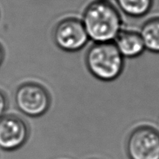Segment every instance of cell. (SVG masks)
Listing matches in <instances>:
<instances>
[{
	"instance_id": "1",
	"label": "cell",
	"mask_w": 159,
	"mask_h": 159,
	"mask_svg": "<svg viewBox=\"0 0 159 159\" xmlns=\"http://www.w3.org/2000/svg\"><path fill=\"white\" fill-rule=\"evenodd\" d=\"M82 21L89 38L95 43L113 41L122 30L120 13L109 1L95 0L89 3Z\"/></svg>"
},
{
	"instance_id": "2",
	"label": "cell",
	"mask_w": 159,
	"mask_h": 159,
	"mask_svg": "<svg viewBox=\"0 0 159 159\" xmlns=\"http://www.w3.org/2000/svg\"><path fill=\"white\" fill-rule=\"evenodd\" d=\"M124 57L114 42L95 43L85 56L87 68L97 79L105 82L115 80L122 73Z\"/></svg>"
},
{
	"instance_id": "3",
	"label": "cell",
	"mask_w": 159,
	"mask_h": 159,
	"mask_svg": "<svg viewBox=\"0 0 159 159\" xmlns=\"http://www.w3.org/2000/svg\"><path fill=\"white\" fill-rule=\"evenodd\" d=\"M14 99L18 110L30 117L43 115L51 105V97L48 90L34 82L20 85L16 90Z\"/></svg>"
},
{
	"instance_id": "4",
	"label": "cell",
	"mask_w": 159,
	"mask_h": 159,
	"mask_svg": "<svg viewBox=\"0 0 159 159\" xmlns=\"http://www.w3.org/2000/svg\"><path fill=\"white\" fill-rule=\"evenodd\" d=\"M130 159H159V132L150 126H141L129 135L126 144Z\"/></svg>"
},
{
	"instance_id": "5",
	"label": "cell",
	"mask_w": 159,
	"mask_h": 159,
	"mask_svg": "<svg viewBox=\"0 0 159 159\" xmlns=\"http://www.w3.org/2000/svg\"><path fill=\"white\" fill-rule=\"evenodd\" d=\"M53 37L57 46L68 52L79 51L89 40L82 21L75 17H68L58 22Z\"/></svg>"
},
{
	"instance_id": "6",
	"label": "cell",
	"mask_w": 159,
	"mask_h": 159,
	"mask_svg": "<svg viewBox=\"0 0 159 159\" xmlns=\"http://www.w3.org/2000/svg\"><path fill=\"white\" fill-rule=\"evenodd\" d=\"M29 128L19 116L9 115L0 118V149L14 151L21 148L27 141Z\"/></svg>"
},
{
	"instance_id": "7",
	"label": "cell",
	"mask_w": 159,
	"mask_h": 159,
	"mask_svg": "<svg viewBox=\"0 0 159 159\" xmlns=\"http://www.w3.org/2000/svg\"><path fill=\"white\" fill-rule=\"evenodd\" d=\"M113 42L124 57H139L145 50L141 34L136 31L121 30Z\"/></svg>"
},
{
	"instance_id": "8",
	"label": "cell",
	"mask_w": 159,
	"mask_h": 159,
	"mask_svg": "<svg viewBox=\"0 0 159 159\" xmlns=\"http://www.w3.org/2000/svg\"><path fill=\"white\" fill-rule=\"evenodd\" d=\"M139 34L144 42L145 50L159 54V16L148 20L141 26Z\"/></svg>"
},
{
	"instance_id": "9",
	"label": "cell",
	"mask_w": 159,
	"mask_h": 159,
	"mask_svg": "<svg viewBox=\"0 0 159 159\" xmlns=\"http://www.w3.org/2000/svg\"><path fill=\"white\" fill-rule=\"evenodd\" d=\"M116 2L124 14L134 18L147 15L154 4V0H116Z\"/></svg>"
},
{
	"instance_id": "10",
	"label": "cell",
	"mask_w": 159,
	"mask_h": 159,
	"mask_svg": "<svg viewBox=\"0 0 159 159\" xmlns=\"http://www.w3.org/2000/svg\"><path fill=\"white\" fill-rule=\"evenodd\" d=\"M7 99L4 93L0 90V118L4 116L6 110H7Z\"/></svg>"
},
{
	"instance_id": "11",
	"label": "cell",
	"mask_w": 159,
	"mask_h": 159,
	"mask_svg": "<svg viewBox=\"0 0 159 159\" xmlns=\"http://www.w3.org/2000/svg\"><path fill=\"white\" fill-rule=\"evenodd\" d=\"M5 57V53H4V49H3V47L2 46V44L0 43V65H2V63L3 62Z\"/></svg>"
},
{
	"instance_id": "12",
	"label": "cell",
	"mask_w": 159,
	"mask_h": 159,
	"mask_svg": "<svg viewBox=\"0 0 159 159\" xmlns=\"http://www.w3.org/2000/svg\"><path fill=\"white\" fill-rule=\"evenodd\" d=\"M100 1H109V0H100Z\"/></svg>"
}]
</instances>
